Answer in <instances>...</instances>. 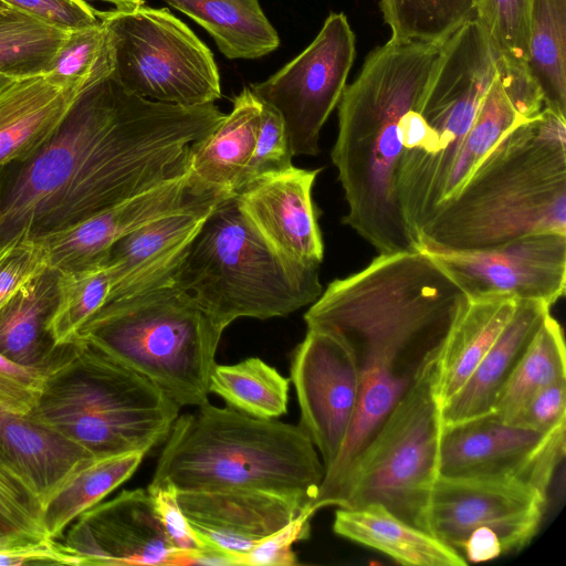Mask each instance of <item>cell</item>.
I'll list each match as a JSON object with an SVG mask.
<instances>
[{"label": "cell", "mask_w": 566, "mask_h": 566, "mask_svg": "<svg viewBox=\"0 0 566 566\" xmlns=\"http://www.w3.org/2000/svg\"><path fill=\"white\" fill-rule=\"evenodd\" d=\"M84 2H88L91 0H80ZM108 2L114 6L116 11L119 12H128L137 9L138 7L145 4L144 0H101Z\"/></svg>", "instance_id": "49"}, {"label": "cell", "mask_w": 566, "mask_h": 566, "mask_svg": "<svg viewBox=\"0 0 566 566\" xmlns=\"http://www.w3.org/2000/svg\"><path fill=\"white\" fill-rule=\"evenodd\" d=\"M526 120L530 119L515 108L495 75L444 182L441 207L461 190L494 145Z\"/></svg>", "instance_id": "34"}, {"label": "cell", "mask_w": 566, "mask_h": 566, "mask_svg": "<svg viewBox=\"0 0 566 566\" xmlns=\"http://www.w3.org/2000/svg\"><path fill=\"white\" fill-rule=\"evenodd\" d=\"M541 232L566 233V118L546 107L494 145L418 240L469 251Z\"/></svg>", "instance_id": "4"}, {"label": "cell", "mask_w": 566, "mask_h": 566, "mask_svg": "<svg viewBox=\"0 0 566 566\" xmlns=\"http://www.w3.org/2000/svg\"><path fill=\"white\" fill-rule=\"evenodd\" d=\"M71 30L10 9L0 14V74L14 80L40 76Z\"/></svg>", "instance_id": "33"}, {"label": "cell", "mask_w": 566, "mask_h": 566, "mask_svg": "<svg viewBox=\"0 0 566 566\" xmlns=\"http://www.w3.org/2000/svg\"><path fill=\"white\" fill-rule=\"evenodd\" d=\"M17 80L12 78V77H9V76H6V75H2L0 74V92H2L3 90H6L8 86H10L11 84H13Z\"/></svg>", "instance_id": "50"}, {"label": "cell", "mask_w": 566, "mask_h": 566, "mask_svg": "<svg viewBox=\"0 0 566 566\" xmlns=\"http://www.w3.org/2000/svg\"><path fill=\"white\" fill-rule=\"evenodd\" d=\"M112 73L109 34L99 19L97 23L71 30L43 75L60 87L84 90Z\"/></svg>", "instance_id": "36"}, {"label": "cell", "mask_w": 566, "mask_h": 566, "mask_svg": "<svg viewBox=\"0 0 566 566\" xmlns=\"http://www.w3.org/2000/svg\"><path fill=\"white\" fill-rule=\"evenodd\" d=\"M229 195L188 172L35 242L43 247L48 265L62 272L82 270L103 264L115 242L148 222L178 212L209 211Z\"/></svg>", "instance_id": "16"}, {"label": "cell", "mask_w": 566, "mask_h": 566, "mask_svg": "<svg viewBox=\"0 0 566 566\" xmlns=\"http://www.w3.org/2000/svg\"><path fill=\"white\" fill-rule=\"evenodd\" d=\"M471 302L541 301L565 294L566 233L541 232L481 250H423Z\"/></svg>", "instance_id": "13"}, {"label": "cell", "mask_w": 566, "mask_h": 566, "mask_svg": "<svg viewBox=\"0 0 566 566\" xmlns=\"http://www.w3.org/2000/svg\"><path fill=\"white\" fill-rule=\"evenodd\" d=\"M541 301H516L515 310L465 384L441 406L442 426L493 411L505 384L528 344L549 314Z\"/></svg>", "instance_id": "21"}, {"label": "cell", "mask_w": 566, "mask_h": 566, "mask_svg": "<svg viewBox=\"0 0 566 566\" xmlns=\"http://www.w3.org/2000/svg\"><path fill=\"white\" fill-rule=\"evenodd\" d=\"M111 277L104 264L61 271L59 300L49 329L57 345L73 342L81 327L105 303Z\"/></svg>", "instance_id": "38"}, {"label": "cell", "mask_w": 566, "mask_h": 566, "mask_svg": "<svg viewBox=\"0 0 566 566\" xmlns=\"http://www.w3.org/2000/svg\"><path fill=\"white\" fill-rule=\"evenodd\" d=\"M0 450L14 464L42 504L86 460L90 452L33 421L0 408Z\"/></svg>", "instance_id": "24"}, {"label": "cell", "mask_w": 566, "mask_h": 566, "mask_svg": "<svg viewBox=\"0 0 566 566\" xmlns=\"http://www.w3.org/2000/svg\"><path fill=\"white\" fill-rule=\"evenodd\" d=\"M105 23L116 81L139 97L195 107L221 97L213 55L167 9L145 4L128 12L98 11Z\"/></svg>", "instance_id": "10"}, {"label": "cell", "mask_w": 566, "mask_h": 566, "mask_svg": "<svg viewBox=\"0 0 566 566\" xmlns=\"http://www.w3.org/2000/svg\"><path fill=\"white\" fill-rule=\"evenodd\" d=\"M209 390L244 413L276 419L287 411L290 379L261 358L250 357L233 365H216Z\"/></svg>", "instance_id": "32"}, {"label": "cell", "mask_w": 566, "mask_h": 566, "mask_svg": "<svg viewBox=\"0 0 566 566\" xmlns=\"http://www.w3.org/2000/svg\"><path fill=\"white\" fill-rule=\"evenodd\" d=\"M315 512L306 510L279 531L259 542L238 558L237 565L294 566L297 564L293 544L306 539L311 533V518Z\"/></svg>", "instance_id": "42"}, {"label": "cell", "mask_w": 566, "mask_h": 566, "mask_svg": "<svg viewBox=\"0 0 566 566\" xmlns=\"http://www.w3.org/2000/svg\"><path fill=\"white\" fill-rule=\"evenodd\" d=\"M61 271L46 265L0 307V354L25 367L48 370L62 350L49 324L59 300Z\"/></svg>", "instance_id": "22"}, {"label": "cell", "mask_w": 566, "mask_h": 566, "mask_svg": "<svg viewBox=\"0 0 566 566\" xmlns=\"http://www.w3.org/2000/svg\"><path fill=\"white\" fill-rule=\"evenodd\" d=\"M442 43L390 39L369 53L338 103L331 158L348 205L343 222L380 254L420 250L397 197L401 122L423 98Z\"/></svg>", "instance_id": "3"}, {"label": "cell", "mask_w": 566, "mask_h": 566, "mask_svg": "<svg viewBox=\"0 0 566 566\" xmlns=\"http://www.w3.org/2000/svg\"><path fill=\"white\" fill-rule=\"evenodd\" d=\"M46 265L45 252L39 242L14 241L0 247V307Z\"/></svg>", "instance_id": "43"}, {"label": "cell", "mask_w": 566, "mask_h": 566, "mask_svg": "<svg viewBox=\"0 0 566 566\" xmlns=\"http://www.w3.org/2000/svg\"><path fill=\"white\" fill-rule=\"evenodd\" d=\"M46 371L25 367L0 354V408L28 415L34 407Z\"/></svg>", "instance_id": "44"}, {"label": "cell", "mask_w": 566, "mask_h": 566, "mask_svg": "<svg viewBox=\"0 0 566 566\" xmlns=\"http://www.w3.org/2000/svg\"><path fill=\"white\" fill-rule=\"evenodd\" d=\"M223 331L169 282L104 303L77 336L149 379L178 406L199 407L209 401Z\"/></svg>", "instance_id": "8"}, {"label": "cell", "mask_w": 566, "mask_h": 566, "mask_svg": "<svg viewBox=\"0 0 566 566\" xmlns=\"http://www.w3.org/2000/svg\"><path fill=\"white\" fill-rule=\"evenodd\" d=\"M261 111V102L244 87L222 122L191 145L189 172L207 186L234 193L255 146Z\"/></svg>", "instance_id": "26"}, {"label": "cell", "mask_w": 566, "mask_h": 566, "mask_svg": "<svg viewBox=\"0 0 566 566\" xmlns=\"http://www.w3.org/2000/svg\"><path fill=\"white\" fill-rule=\"evenodd\" d=\"M45 538L40 497L0 450V545Z\"/></svg>", "instance_id": "39"}, {"label": "cell", "mask_w": 566, "mask_h": 566, "mask_svg": "<svg viewBox=\"0 0 566 566\" xmlns=\"http://www.w3.org/2000/svg\"><path fill=\"white\" fill-rule=\"evenodd\" d=\"M290 374L300 405V427L319 451L326 471L344 447L358 402L355 353L339 333L307 327L292 352Z\"/></svg>", "instance_id": "15"}, {"label": "cell", "mask_w": 566, "mask_h": 566, "mask_svg": "<svg viewBox=\"0 0 566 566\" xmlns=\"http://www.w3.org/2000/svg\"><path fill=\"white\" fill-rule=\"evenodd\" d=\"M479 0H379L391 39L442 42L474 18Z\"/></svg>", "instance_id": "35"}, {"label": "cell", "mask_w": 566, "mask_h": 566, "mask_svg": "<svg viewBox=\"0 0 566 566\" xmlns=\"http://www.w3.org/2000/svg\"><path fill=\"white\" fill-rule=\"evenodd\" d=\"M63 544L80 565H186L146 489L124 490L82 513Z\"/></svg>", "instance_id": "17"}, {"label": "cell", "mask_w": 566, "mask_h": 566, "mask_svg": "<svg viewBox=\"0 0 566 566\" xmlns=\"http://www.w3.org/2000/svg\"><path fill=\"white\" fill-rule=\"evenodd\" d=\"M177 496L191 528L222 565H237L263 538L312 510L296 500L252 489L179 491Z\"/></svg>", "instance_id": "18"}, {"label": "cell", "mask_w": 566, "mask_h": 566, "mask_svg": "<svg viewBox=\"0 0 566 566\" xmlns=\"http://www.w3.org/2000/svg\"><path fill=\"white\" fill-rule=\"evenodd\" d=\"M154 507L176 549L186 564L222 565L221 559L196 535L178 503V491L171 484L147 486Z\"/></svg>", "instance_id": "40"}, {"label": "cell", "mask_w": 566, "mask_h": 566, "mask_svg": "<svg viewBox=\"0 0 566 566\" xmlns=\"http://www.w3.org/2000/svg\"><path fill=\"white\" fill-rule=\"evenodd\" d=\"M0 565H76L62 541L45 538L0 545Z\"/></svg>", "instance_id": "47"}, {"label": "cell", "mask_w": 566, "mask_h": 566, "mask_svg": "<svg viewBox=\"0 0 566 566\" xmlns=\"http://www.w3.org/2000/svg\"><path fill=\"white\" fill-rule=\"evenodd\" d=\"M335 534L378 551L409 566H465L455 549L430 533L400 520L384 506L338 507L333 522Z\"/></svg>", "instance_id": "25"}, {"label": "cell", "mask_w": 566, "mask_h": 566, "mask_svg": "<svg viewBox=\"0 0 566 566\" xmlns=\"http://www.w3.org/2000/svg\"><path fill=\"white\" fill-rule=\"evenodd\" d=\"M321 169L265 175L234 192L239 208L265 242L285 259L321 264L324 244L312 189Z\"/></svg>", "instance_id": "19"}, {"label": "cell", "mask_w": 566, "mask_h": 566, "mask_svg": "<svg viewBox=\"0 0 566 566\" xmlns=\"http://www.w3.org/2000/svg\"><path fill=\"white\" fill-rule=\"evenodd\" d=\"M509 423L542 433L566 423V379L535 392Z\"/></svg>", "instance_id": "45"}, {"label": "cell", "mask_w": 566, "mask_h": 566, "mask_svg": "<svg viewBox=\"0 0 566 566\" xmlns=\"http://www.w3.org/2000/svg\"><path fill=\"white\" fill-rule=\"evenodd\" d=\"M82 91L60 87L40 75L17 80L0 92V167L35 150Z\"/></svg>", "instance_id": "23"}, {"label": "cell", "mask_w": 566, "mask_h": 566, "mask_svg": "<svg viewBox=\"0 0 566 566\" xmlns=\"http://www.w3.org/2000/svg\"><path fill=\"white\" fill-rule=\"evenodd\" d=\"M170 282L222 329L240 317L286 316L323 292L319 266L298 264L273 250L245 218L234 193L206 216Z\"/></svg>", "instance_id": "7"}, {"label": "cell", "mask_w": 566, "mask_h": 566, "mask_svg": "<svg viewBox=\"0 0 566 566\" xmlns=\"http://www.w3.org/2000/svg\"><path fill=\"white\" fill-rule=\"evenodd\" d=\"M179 409L149 379L77 336L62 345L28 416L102 458L165 442Z\"/></svg>", "instance_id": "6"}, {"label": "cell", "mask_w": 566, "mask_h": 566, "mask_svg": "<svg viewBox=\"0 0 566 566\" xmlns=\"http://www.w3.org/2000/svg\"><path fill=\"white\" fill-rule=\"evenodd\" d=\"M502 554L503 548L497 535L488 527L474 530L462 548V556L468 563L488 562Z\"/></svg>", "instance_id": "48"}, {"label": "cell", "mask_w": 566, "mask_h": 566, "mask_svg": "<svg viewBox=\"0 0 566 566\" xmlns=\"http://www.w3.org/2000/svg\"><path fill=\"white\" fill-rule=\"evenodd\" d=\"M11 8L0 0V14L9 11Z\"/></svg>", "instance_id": "51"}, {"label": "cell", "mask_w": 566, "mask_h": 566, "mask_svg": "<svg viewBox=\"0 0 566 566\" xmlns=\"http://www.w3.org/2000/svg\"><path fill=\"white\" fill-rule=\"evenodd\" d=\"M441 346L426 358L409 389L358 455L334 506L357 509L379 504L428 532L427 512L439 476L442 431L437 392Z\"/></svg>", "instance_id": "9"}, {"label": "cell", "mask_w": 566, "mask_h": 566, "mask_svg": "<svg viewBox=\"0 0 566 566\" xmlns=\"http://www.w3.org/2000/svg\"><path fill=\"white\" fill-rule=\"evenodd\" d=\"M127 92L113 75L84 88L50 136L0 167V247L63 232L189 172L191 145L224 118Z\"/></svg>", "instance_id": "1"}, {"label": "cell", "mask_w": 566, "mask_h": 566, "mask_svg": "<svg viewBox=\"0 0 566 566\" xmlns=\"http://www.w3.org/2000/svg\"><path fill=\"white\" fill-rule=\"evenodd\" d=\"M355 57V35L344 13H331L314 41L250 90L282 117L293 156L319 153V133L339 103Z\"/></svg>", "instance_id": "11"}, {"label": "cell", "mask_w": 566, "mask_h": 566, "mask_svg": "<svg viewBox=\"0 0 566 566\" xmlns=\"http://www.w3.org/2000/svg\"><path fill=\"white\" fill-rule=\"evenodd\" d=\"M532 0H479L474 18L488 39L495 71L527 69Z\"/></svg>", "instance_id": "37"}, {"label": "cell", "mask_w": 566, "mask_h": 566, "mask_svg": "<svg viewBox=\"0 0 566 566\" xmlns=\"http://www.w3.org/2000/svg\"><path fill=\"white\" fill-rule=\"evenodd\" d=\"M11 9L23 11L66 30L81 29L99 21L98 10L80 0H1Z\"/></svg>", "instance_id": "46"}, {"label": "cell", "mask_w": 566, "mask_h": 566, "mask_svg": "<svg viewBox=\"0 0 566 566\" xmlns=\"http://www.w3.org/2000/svg\"><path fill=\"white\" fill-rule=\"evenodd\" d=\"M516 301L470 302L446 336L438 357L441 406L465 384L510 321Z\"/></svg>", "instance_id": "27"}, {"label": "cell", "mask_w": 566, "mask_h": 566, "mask_svg": "<svg viewBox=\"0 0 566 566\" xmlns=\"http://www.w3.org/2000/svg\"><path fill=\"white\" fill-rule=\"evenodd\" d=\"M324 473L300 424L208 401L177 417L148 485L171 484L178 492L252 489L312 507Z\"/></svg>", "instance_id": "5"}, {"label": "cell", "mask_w": 566, "mask_h": 566, "mask_svg": "<svg viewBox=\"0 0 566 566\" xmlns=\"http://www.w3.org/2000/svg\"><path fill=\"white\" fill-rule=\"evenodd\" d=\"M566 423L547 433L506 423L493 412L442 426L439 475L524 483L548 497L565 455Z\"/></svg>", "instance_id": "12"}, {"label": "cell", "mask_w": 566, "mask_h": 566, "mask_svg": "<svg viewBox=\"0 0 566 566\" xmlns=\"http://www.w3.org/2000/svg\"><path fill=\"white\" fill-rule=\"evenodd\" d=\"M564 379V334L559 323L548 314L514 368L492 412L509 423L535 392Z\"/></svg>", "instance_id": "31"}, {"label": "cell", "mask_w": 566, "mask_h": 566, "mask_svg": "<svg viewBox=\"0 0 566 566\" xmlns=\"http://www.w3.org/2000/svg\"><path fill=\"white\" fill-rule=\"evenodd\" d=\"M209 211L172 213L115 242L103 262L111 277L105 303L169 283L186 247Z\"/></svg>", "instance_id": "20"}, {"label": "cell", "mask_w": 566, "mask_h": 566, "mask_svg": "<svg viewBox=\"0 0 566 566\" xmlns=\"http://www.w3.org/2000/svg\"><path fill=\"white\" fill-rule=\"evenodd\" d=\"M200 24L228 59H258L280 45L259 0H165Z\"/></svg>", "instance_id": "28"}, {"label": "cell", "mask_w": 566, "mask_h": 566, "mask_svg": "<svg viewBox=\"0 0 566 566\" xmlns=\"http://www.w3.org/2000/svg\"><path fill=\"white\" fill-rule=\"evenodd\" d=\"M548 497L513 480L438 476L429 500L427 531L462 555L479 527L497 535L504 553L521 551L536 535Z\"/></svg>", "instance_id": "14"}, {"label": "cell", "mask_w": 566, "mask_h": 566, "mask_svg": "<svg viewBox=\"0 0 566 566\" xmlns=\"http://www.w3.org/2000/svg\"><path fill=\"white\" fill-rule=\"evenodd\" d=\"M146 453L128 452L83 462L42 504V522L50 538H60L85 511L128 480Z\"/></svg>", "instance_id": "29"}, {"label": "cell", "mask_w": 566, "mask_h": 566, "mask_svg": "<svg viewBox=\"0 0 566 566\" xmlns=\"http://www.w3.org/2000/svg\"><path fill=\"white\" fill-rule=\"evenodd\" d=\"M464 306L457 286L410 254L378 255L363 270L331 282L304 314L307 327L339 333L352 346L360 389L354 420L312 504L334 506L354 462L440 347Z\"/></svg>", "instance_id": "2"}, {"label": "cell", "mask_w": 566, "mask_h": 566, "mask_svg": "<svg viewBox=\"0 0 566 566\" xmlns=\"http://www.w3.org/2000/svg\"><path fill=\"white\" fill-rule=\"evenodd\" d=\"M261 104V122L255 146L239 189L260 177L286 170L293 166V154L281 115L271 106Z\"/></svg>", "instance_id": "41"}, {"label": "cell", "mask_w": 566, "mask_h": 566, "mask_svg": "<svg viewBox=\"0 0 566 566\" xmlns=\"http://www.w3.org/2000/svg\"><path fill=\"white\" fill-rule=\"evenodd\" d=\"M527 69L545 107L566 118V0H532Z\"/></svg>", "instance_id": "30"}]
</instances>
